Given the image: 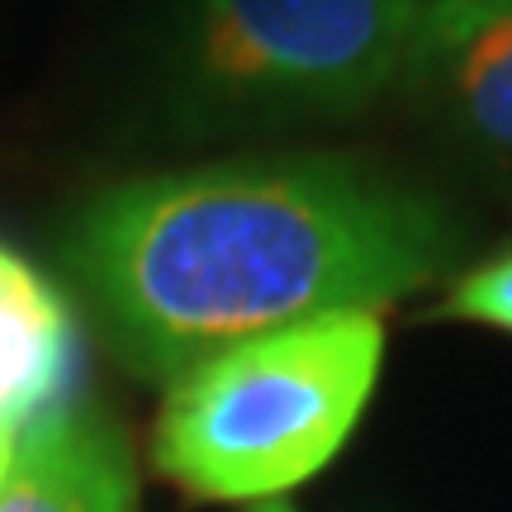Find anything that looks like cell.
<instances>
[{"instance_id":"1","label":"cell","mask_w":512,"mask_h":512,"mask_svg":"<svg viewBox=\"0 0 512 512\" xmlns=\"http://www.w3.org/2000/svg\"><path fill=\"white\" fill-rule=\"evenodd\" d=\"M460 252L432 195L342 157L138 176L86 204L67 247L119 356L166 384L256 337L389 309Z\"/></svg>"},{"instance_id":"2","label":"cell","mask_w":512,"mask_h":512,"mask_svg":"<svg viewBox=\"0 0 512 512\" xmlns=\"http://www.w3.org/2000/svg\"><path fill=\"white\" fill-rule=\"evenodd\" d=\"M380 313L285 328L171 380L152 456L176 489L266 503L313 479L366 413L380 380Z\"/></svg>"},{"instance_id":"3","label":"cell","mask_w":512,"mask_h":512,"mask_svg":"<svg viewBox=\"0 0 512 512\" xmlns=\"http://www.w3.org/2000/svg\"><path fill=\"white\" fill-rule=\"evenodd\" d=\"M422 0H190L181 72L223 119H342L403 86Z\"/></svg>"},{"instance_id":"4","label":"cell","mask_w":512,"mask_h":512,"mask_svg":"<svg viewBox=\"0 0 512 512\" xmlns=\"http://www.w3.org/2000/svg\"><path fill=\"white\" fill-rule=\"evenodd\" d=\"M403 86L512 162V0H422Z\"/></svg>"},{"instance_id":"5","label":"cell","mask_w":512,"mask_h":512,"mask_svg":"<svg viewBox=\"0 0 512 512\" xmlns=\"http://www.w3.org/2000/svg\"><path fill=\"white\" fill-rule=\"evenodd\" d=\"M0 512H138V465L110 413L57 403L19 432Z\"/></svg>"},{"instance_id":"6","label":"cell","mask_w":512,"mask_h":512,"mask_svg":"<svg viewBox=\"0 0 512 512\" xmlns=\"http://www.w3.org/2000/svg\"><path fill=\"white\" fill-rule=\"evenodd\" d=\"M76 375V323L48 275L0 247V475L19 432L67 403Z\"/></svg>"},{"instance_id":"7","label":"cell","mask_w":512,"mask_h":512,"mask_svg":"<svg viewBox=\"0 0 512 512\" xmlns=\"http://www.w3.org/2000/svg\"><path fill=\"white\" fill-rule=\"evenodd\" d=\"M441 313L460 318V323H484V328L512 332V247L460 275L451 294H446Z\"/></svg>"},{"instance_id":"8","label":"cell","mask_w":512,"mask_h":512,"mask_svg":"<svg viewBox=\"0 0 512 512\" xmlns=\"http://www.w3.org/2000/svg\"><path fill=\"white\" fill-rule=\"evenodd\" d=\"M256 512H294V508H290V503H280V498H266Z\"/></svg>"}]
</instances>
